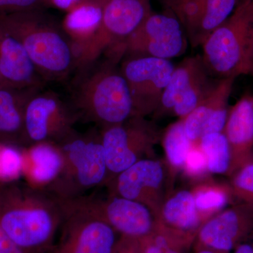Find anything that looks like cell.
I'll return each instance as SVG.
<instances>
[{"instance_id": "obj_1", "label": "cell", "mask_w": 253, "mask_h": 253, "mask_svg": "<svg viewBox=\"0 0 253 253\" xmlns=\"http://www.w3.org/2000/svg\"><path fill=\"white\" fill-rule=\"evenodd\" d=\"M124 56L118 52L105 54L76 68L68 80L67 99L79 121L103 128L132 117L130 92L121 69Z\"/></svg>"}, {"instance_id": "obj_2", "label": "cell", "mask_w": 253, "mask_h": 253, "mask_svg": "<svg viewBox=\"0 0 253 253\" xmlns=\"http://www.w3.org/2000/svg\"><path fill=\"white\" fill-rule=\"evenodd\" d=\"M0 26L17 39L45 83H67L78 66L72 43L44 9L0 16Z\"/></svg>"}, {"instance_id": "obj_3", "label": "cell", "mask_w": 253, "mask_h": 253, "mask_svg": "<svg viewBox=\"0 0 253 253\" xmlns=\"http://www.w3.org/2000/svg\"><path fill=\"white\" fill-rule=\"evenodd\" d=\"M56 144L62 152L63 168L46 191L66 201L85 196L86 191L105 186L108 170L100 131L94 129L80 133L74 129Z\"/></svg>"}, {"instance_id": "obj_4", "label": "cell", "mask_w": 253, "mask_h": 253, "mask_svg": "<svg viewBox=\"0 0 253 253\" xmlns=\"http://www.w3.org/2000/svg\"><path fill=\"white\" fill-rule=\"evenodd\" d=\"M253 31V0H244L201 46V57L211 76L219 79L250 76Z\"/></svg>"}, {"instance_id": "obj_5", "label": "cell", "mask_w": 253, "mask_h": 253, "mask_svg": "<svg viewBox=\"0 0 253 253\" xmlns=\"http://www.w3.org/2000/svg\"><path fill=\"white\" fill-rule=\"evenodd\" d=\"M22 203L3 213L1 227L22 250L46 249L62 224V202L48 191L31 187Z\"/></svg>"}, {"instance_id": "obj_6", "label": "cell", "mask_w": 253, "mask_h": 253, "mask_svg": "<svg viewBox=\"0 0 253 253\" xmlns=\"http://www.w3.org/2000/svg\"><path fill=\"white\" fill-rule=\"evenodd\" d=\"M100 132L107 166L106 184L137 161L155 158V146L162 138L156 123L139 116L101 128Z\"/></svg>"}, {"instance_id": "obj_7", "label": "cell", "mask_w": 253, "mask_h": 253, "mask_svg": "<svg viewBox=\"0 0 253 253\" xmlns=\"http://www.w3.org/2000/svg\"><path fill=\"white\" fill-rule=\"evenodd\" d=\"M152 12L151 0H106L101 26L78 56L77 68L113 50L126 51L127 38Z\"/></svg>"}, {"instance_id": "obj_8", "label": "cell", "mask_w": 253, "mask_h": 253, "mask_svg": "<svg viewBox=\"0 0 253 253\" xmlns=\"http://www.w3.org/2000/svg\"><path fill=\"white\" fill-rule=\"evenodd\" d=\"M211 76L201 56L185 58L174 68L153 117L184 119L212 90L217 80L213 81Z\"/></svg>"}, {"instance_id": "obj_9", "label": "cell", "mask_w": 253, "mask_h": 253, "mask_svg": "<svg viewBox=\"0 0 253 253\" xmlns=\"http://www.w3.org/2000/svg\"><path fill=\"white\" fill-rule=\"evenodd\" d=\"M78 117L68 99L57 93L39 89L31 96L25 111L28 143L58 144L74 130Z\"/></svg>"}, {"instance_id": "obj_10", "label": "cell", "mask_w": 253, "mask_h": 253, "mask_svg": "<svg viewBox=\"0 0 253 253\" xmlns=\"http://www.w3.org/2000/svg\"><path fill=\"white\" fill-rule=\"evenodd\" d=\"M174 68L170 60L146 56L123 58L121 69L130 92L133 116H153Z\"/></svg>"}, {"instance_id": "obj_11", "label": "cell", "mask_w": 253, "mask_h": 253, "mask_svg": "<svg viewBox=\"0 0 253 253\" xmlns=\"http://www.w3.org/2000/svg\"><path fill=\"white\" fill-rule=\"evenodd\" d=\"M63 235L55 253H114L117 231L73 200L62 201Z\"/></svg>"}, {"instance_id": "obj_12", "label": "cell", "mask_w": 253, "mask_h": 253, "mask_svg": "<svg viewBox=\"0 0 253 253\" xmlns=\"http://www.w3.org/2000/svg\"><path fill=\"white\" fill-rule=\"evenodd\" d=\"M73 200L125 237L141 241L152 234L158 226L154 211L134 200L109 193L106 197L93 193Z\"/></svg>"}, {"instance_id": "obj_13", "label": "cell", "mask_w": 253, "mask_h": 253, "mask_svg": "<svg viewBox=\"0 0 253 253\" xmlns=\"http://www.w3.org/2000/svg\"><path fill=\"white\" fill-rule=\"evenodd\" d=\"M188 38L175 15L153 11L126 42L125 56H146L170 60L184 54Z\"/></svg>"}, {"instance_id": "obj_14", "label": "cell", "mask_w": 253, "mask_h": 253, "mask_svg": "<svg viewBox=\"0 0 253 253\" xmlns=\"http://www.w3.org/2000/svg\"><path fill=\"white\" fill-rule=\"evenodd\" d=\"M169 168L156 158L141 159L106 184L108 193L146 205L158 215L169 195Z\"/></svg>"}, {"instance_id": "obj_15", "label": "cell", "mask_w": 253, "mask_h": 253, "mask_svg": "<svg viewBox=\"0 0 253 253\" xmlns=\"http://www.w3.org/2000/svg\"><path fill=\"white\" fill-rule=\"evenodd\" d=\"M253 234V208L239 204L210 218L196 236L201 249L229 253Z\"/></svg>"}, {"instance_id": "obj_16", "label": "cell", "mask_w": 253, "mask_h": 253, "mask_svg": "<svg viewBox=\"0 0 253 253\" xmlns=\"http://www.w3.org/2000/svg\"><path fill=\"white\" fill-rule=\"evenodd\" d=\"M235 80V78L217 80L206 99L182 119L184 130L190 141L198 144L206 134L224 131Z\"/></svg>"}, {"instance_id": "obj_17", "label": "cell", "mask_w": 253, "mask_h": 253, "mask_svg": "<svg viewBox=\"0 0 253 253\" xmlns=\"http://www.w3.org/2000/svg\"><path fill=\"white\" fill-rule=\"evenodd\" d=\"M224 133L231 149L230 176L253 161V94H245L230 108Z\"/></svg>"}, {"instance_id": "obj_18", "label": "cell", "mask_w": 253, "mask_h": 253, "mask_svg": "<svg viewBox=\"0 0 253 253\" xmlns=\"http://www.w3.org/2000/svg\"><path fill=\"white\" fill-rule=\"evenodd\" d=\"M203 224L191 190H179L168 195L158 213L159 227L189 242Z\"/></svg>"}, {"instance_id": "obj_19", "label": "cell", "mask_w": 253, "mask_h": 253, "mask_svg": "<svg viewBox=\"0 0 253 253\" xmlns=\"http://www.w3.org/2000/svg\"><path fill=\"white\" fill-rule=\"evenodd\" d=\"M0 73L4 84L16 87L44 86L26 50L17 39L0 26Z\"/></svg>"}, {"instance_id": "obj_20", "label": "cell", "mask_w": 253, "mask_h": 253, "mask_svg": "<svg viewBox=\"0 0 253 253\" xmlns=\"http://www.w3.org/2000/svg\"><path fill=\"white\" fill-rule=\"evenodd\" d=\"M106 0H81L68 11L61 27L76 50L77 57L99 31Z\"/></svg>"}, {"instance_id": "obj_21", "label": "cell", "mask_w": 253, "mask_h": 253, "mask_svg": "<svg viewBox=\"0 0 253 253\" xmlns=\"http://www.w3.org/2000/svg\"><path fill=\"white\" fill-rule=\"evenodd\" d=\"M44 86L16 87L0 84V138L28 143L25 129V111L32 96Z\"/></svg>"}, {"instance_id": "obj_22", "label": "cell", "mask_w": 253, "mask_h": 253, "mask_svg": "<svg viewBox=\"0 0 253 253\" xmlns=\"http://www.w3.org/2000/svg\"><path fill=\"white\" fill-rule=\"evenodd\" d=\"M24 158L23 169H26L32 187L47 191L54 184L63 166L62 152L59 146L53 143L32 145L27 157Z\"/></svg>"}, {"instance_id": "obj_23", "label": "cell", "mask_w": 253, "mask_h": 253, "mask_svg": "<svg viewBox=\"0 0 253 253\" xmlns=\"http://www.w3.org/2000/svg\"><path fill=\"white\" fill-rule=\"evenodd\" d=\"M196 208L204 224L220 212L234 199L229 184L201 183L191 190Z\"/></svg>"}, {"instance_id": "obj_24", "label": "cell", "mask_w": 253, "mask_h": 253, "mask_svg": "<svg viewBox=\"0 0 253 253\" xmlns=\"http://www.w3.org/2000/svg\"><path fill=\"white\" fill-rule=\"evenodd\" d=\"M198 144L206 156L210 174L229 175L231 149L224 131L206 134L200 139Z\"/></svg>"}, {"instance_id": "obj_25", "label": "cell", "mask_w": 253, "mask_h": 253, "mask_svg": "<svg viewBox=\"0 0 253 253\" xmlns=\"http://www.w3.org/2000/svg\"><path fill=\"white\" fill-rule=\"evenodd\" d=\"M238 4L239 0H206L199 29L190 44L202 46L210 35L230 17Z\"/></svg>"}, {"instance_id": "obj_26", "label": "cell", "mask_w": 253, "mask_h": 253, "mask_svg": "<svg viewBox=\"0 0 253 253\" xmlns=\"http://www.w3.org/2000/svg\"><path fill=\"white\" fill-rule=\"evenodd\" d=\"M161 139L168 166L174 171L182 169L188 153L194 144L186 136L183 120L169 125Z\"/></svg>"}, {"instance_id": "obj_27", "label": "cell", "mask_w": 253, "mask_h": 253, "mask_svg": "<svg viewBox=\"0 0 253 253\" xmlns=\"http://www.w3.org/2000/svg\"><path fill=\"white\" fill-rule=\"evenodd\" d=\"M189 243L158 226L152 234L141 240L143 253H182L183 248Z\"/></svg>"}, {"instance_id": "obj_28", "label": "cell", "mask_w": 253, "mask_h": 253, "mask_svg": "<svg viewBox=\"0 0 253 253\" xmlns=\"http://www.w3.org/2000/svg\"><path fill=\"white\" fill-rule=\"evenodd\" d=\"M230 177L229 185L234 199L253 208V161L239 168Z\"/></svg>"}, {"instance_id": "obj_29", "label": "cell", "mask_w": 253, "mask_h": 253, "mask_svg": "<svg viewBox=\"0 0 253 253\" xmlns=\"http://www.w3.org/2000/svg\"><path fill=\"white\" fill-rule=\"evenodd\" d=\"M24 158L17 150L11 146L0 148V179L11 180L23 170Z\"/></svg>"}, {"instance_id": "obj_30", "label": "cell", "mask_w": 253, "mask_h": 253, "mask_svg": "<svg viewBox=\"0 0 253 253\" xmlns=\"http://www.w3.org/2000/svg\"><path fill=\"white\" fill-rule=\"evenodd\" d=\"M182 169L186 175L193 179L203 178L210 174L206 156L200 149L199 144L193 145L186 156Z\"/></svg>"}, {"instance_id": "obj_31", "label": "cell", "mask_w": 253, "mask_h": 253, "mask_svg": "<svg viewBox=\"0 0 253 253\" xmlns=\"http://www.w3.org/2000/svg\"><path fill=\"white\" fill-rule=\"evenodd\" d=\"M43 9L44 0H0V16Z\"/></svg>"}, {"instance_id": "obj_32", "label": "cell", "mask_w": 253, "mask_h": 253, "mask_svg": "<svg viewBox=\"0 0 253 253\" xmlns=\"http://www.w3.org/2000/svg\"><path fill=\"white\" fill-rule=\"evenodd\" d=\"M114 253H143L141 241L123 236Z\"/></svg>"}, {"instance_id": "obj_33", "label": "cell", "mask_w": 253, "mask_h": 253, "mask_svg": "<svg viewBox=\"0 0 253 253\" xmlns=\"http://www.w3.org/2000/svg\"><path fill=\"white\" fill-rule=\"evenodd\" d=\"M0 253H23V250L15 244L0 224Z\"/></svg>"}, {"instance_id": "obj_34", "label": "cell", "mask_w": 253, "mask_h": 253, "mask_svg": "<svg viewBox=\"0 0 253 253\" xmlns=\"http://www.w3.org/2000/svg\"><path fill=\"white\" fill-rule=\"evenodd\" d=\"M81 0H44V8H54L67 12Z\"/></svg>"}, {"instance_id": "obj_35", "label": "cell", "mask_w": 253, "mask_h": 253, "mask_svg": "<svg viewBox=\"0 0 253 253\" xmlns=\"http://www.w3.org/2000/svg\"><path fill=\"white\" fill-rule=\"evenodd\" d=\"M163 5L165 9L171 11L173 14H175L176 10L179 9L186 0H158Z\"/></svg>"}, {"instance_id": "obj_36", "label": "cell", "mask_w": 253, "mask_h": 253, "mask_svg": "<svg viewBox=\"0 0 253 253\" xmlns=\"http://www.w3.org/2000/svg\"><path fill=\"white\" fill-rule=\"evenodd\" d=\"M234 253H253V234L236 248Z\"/></svg>"}, {"instance_id": "obj_37", "label": "cell", "mask_w": 253, "mask_h": 253, "mask_svg": "<svg viewBox=\"0 0 253 253\" xmlns=\"http://www.w3.org/2000/svg\"><path fill=\"white\" fill-rule=\"evenodd\" d=\"M196 253H221L217 252V251H212V250L207 249H201L198 251Z\"/></svg>"}, {"instance_id": "obj_38", "label": "cell", "mask_w": 253, "mask_h": 253, "mask_svg": "<svg viewBox=\"0 0 253 253\" xmlns=\"http://www.w3.org/2000/svg\"><path fill=\"white\" fill-rule=\"evenodd\" d=\"M251 76H253V31L252 56H251Z\"/></svg>"}, {"instance_id": "obj_39", "label": "cell", "mask_w": 253, "mask_h": 253, "mask_svg": "<svg viewBox=\"0 0 253 253\" xmlns=\"http://www.w3.org/2000/svg\"><path fill=\"white\" fill-rule=\"evenodd\" d=\"M4 84V82H3L2 77H1V73H0V84Z\"/></svg>"}, {"instance_id": "obj_40", "label": "cell", "mask_w": 253, "mask_h": 253, "mask_svg": "<svg viewBox=\"0 0 253 253\" xmlns=\"http://www.w3.org/2000/svg\"><path fill=\"white\" fill-rule=\"evenodd\" d=\"M244 1V0H239V4L240 2H241V1Z\"/></svg>"}, {"instance_id": "obj_41", "label": "cell", "mask_w": 253, "mask_h": 253, "mask_svg": "<svg viewBox=\"0 0 253 253\" xmlns=\"http://www.w3.org/2000/svg\"></svg>"}]
</instances>
